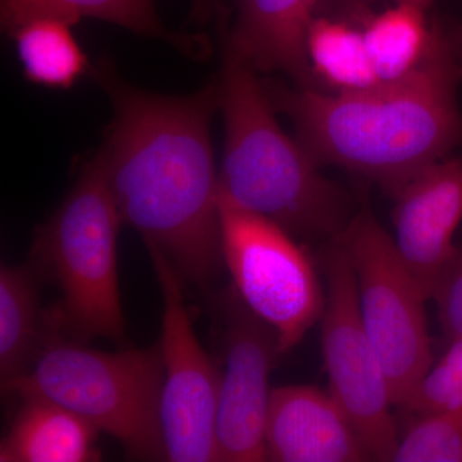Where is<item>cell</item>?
Listing matches in <instances>:
<instances>
[{
	"instance_id": "3",
	"label": "cell",
	"mask_w": 462,
	"mask_h": 462,
	"mask_svg": "<svg viewBox=\"0 0 462 462\" xmlns=\"http://www.w3.org/2000/svg\"><path fill=\"white\" fill-rule=\"evenodd\" d=\"M217 87L225 120L221 196L291 236L337 238L354 217L345 191L282 132L256 71L225 42Z\"/></svg>"
},
{
	"instance_id": "20",
	"label": "cell",
	"mask_w": 462,
	"mask_h": 462,
	"mask_svg": "<svg viewBox=\"0 0 462 462\" xmlns=\"http://www.w3.org/2000/svg\"><path fill=\"white\" fill-rule=\"evenodd\" d=\"M394 462H462V409L416 416Z\"/></svg>"
},
{
	"instance_id": "25",
	"label": "cell",
	"mask_w": 462,
	"mask_h": 462,
	"mask_svg": "<svg viewBox=\"0 0 462 462\" xmlns=\"http://www.w3.org/2000/svg\"><path fill=\"white\" fill-rule=\"evenodd\" d=\"M455 38L456 41H457L458 45H460V48L462 50V23L460 26L456 27L454 30Z\"/></svg>"
},
{
	"instance_id": "6",
	"label": "cell",
	"mask_w": 462,
	"mask_h": 462,
	"mask_svg": "<svg viewBox=\"0 0 462 462\" xmlns=\"http://www.w3.org/2000/svg\"><path fill=\"white\" fill-rule=\"evenodd\" d=\"M338 238L354 266L365 329L387 373L394 406L401 407L433 364L428 300L369 208L355 214Z\"/></svg>"
},
{
	"instance_id": "14",
	"label": "cell",
	"mask_w": 462,
	"mask_h": 462,
	"mask_svg": "<svg viewBox=\"0 0 462 462\" xmlns=\"http://www.w3.org/2000/svg\"><path fill=\"white\" fill-rule=\"evenodd\" d=\"M20 398L23 404L0 443V462L100 460L93 424L48 398Z\"/></svg>"
},
{
	"instance_id": "5",
	"label": "cell",
	"mask_w": 462,
	"mask_h": 462,
	"mask_svg": "<svg viewBox=\"0 0 462 462\" xmlns=\"http://www.w3.org/2000/svg\"><path fill=\"white\" fill-rule=\"evenodd\" d=\"M121 223L98 152L56 214L36 231L30 257L42 279L60 288V302L45 319L69 338L125 340L117 269Z\"/></svg>"
},
{
	"instance_id": "12",
	"label": "cell",
	"mask_w": 462,
	"mask_h": 462,
	"mask_svg": "<svg viewBox=\"0 0 462 462\" xmlns=\"http://www.w3.org/2000/svg\"><path fill=\"white\" fill-rule=\"evenodd\" d=\"M264 445L267 461L372 460L354 424L330 392L312 385L273 389Z\"/></svg>"
},
{
	"instance_id": "17",
	"label": "cell",
	"mask_w": 462,
	"mask_h": 462,
	"mask_svg": "<svg viewBox=\"0 0 462 462\" xmlns=\"http://www.w3.org/2000/svg\"><path fill=\"white\" fill-rule=\"evenodd\" d=\"M74 26L63 18L35 16L7 32L27 81L51 89H69L93 71L72 32Z\"/></svg>"
},
{
	"instance_id": "13",
	"label": "cell",
	"mask_w": 462,
	"mask_h": 462,
	"mask_svg": "<svg viewBox=\"0 0 462 462\" xmlns=\"http://www.w3.org/2000/svg\"><path fill=\"white\" fill-rule=\"evenodd\" d=\"M320 0H238L225 44L254 71L284 72L298 87L314 88L306 36Z\"/></svg>"
},
{
	"instance_id": "9",
	"label": "cell",
	"mask_w": 462,
	"mask_h": 462,
	"mask_svg": "<svg viewBox=\"0 0 462 462\" xmlns=\"http://www.w3.org/2000/svg\"><path fill=\"white\" fill-rule=\"evenodd\" d=\"M145 245L163 300L160 418L167 461H218L216 416L220 376L194 333L182 294L184 279L160 248Z\"/></svg>"
},
{
	"instance_id": "18",
	"label": "cell",
	"mask_w": 462,
	"mask_h": 462,
	"mask_svg": "<svg viewBox=\"0 0 462 462\" xmlns=\"http://www.w3.org/2000/svg\"><path fill=\"white\" fill-rule=\"evenodd\" d=\"M306 51L312 75L333 93H356L382 84L361 27L351 21L318 14L307 30Z\"/></svg>"
},
{
	"instance_id": "21",
	"label": "cell",
	"mask_w": 462,
	"mask_h": 462,
	"mask_svg": "<svg viewBox=\"0 0 462 462\" xmlns=\"http://www.w3.org/2000/svg\"><path fill=\"white\" fill-rule=\"evenodd\" d=\"M401 409L413 416L462 409V337L449 340L446 354L431 364Z\"/></svg>"
},
{
	"instance_id": "2",
	"label": "cell",
	"mask_w": 462,
	"mask_h": 462,
	"mask_svg": "<svg viewBox=\"0 0 462 462\" xmlns=\"http://www.w3.org/2000/svg\"><path fill=\"white\" fill-rule=\"evenodd\" d=\"M433 26L427 56L400 80L356 93L276 83L264 89L319 165L360 173L394 194L425 167L462 148V50L454 32Z\"/></svg>"
},
{
	"instance_id": "1",
	"label": "cell",
	"mask_w": 462,
	"mask_h": 462,
	"mask_svg": "<svg viewBox=\"0 0 462 462\" xmlns=\"http://www.w3.org/2000/svg\"><path fill=\"white\" fill-rule=\"evenodd\" d=\"M93 72L114 106L99 154L121 220L160 248L184 281L207 287L224 263L211 139L217 84L165 97L125 83L111 63Z\"/></svg>"
},
{
	"instance_id": "7",
	"label": "cell",
	"mask_w": 462,
	"mask_h": 462,
	"mask_svg": "<svg viewBox=\"0 0 462 462\" xmlns=\"http://www.w3.org/2000/svg\"><path fill=\"white\" fill-rule=\"evenodd\" d=\"M221 249L233 289L278 338L284 355L321 319L325 296L309 254L293 236L220 194Z\"/></svg>"
},
{
	"instance_id": "4",
	"label": "cell",
	"mask_w": 462,
	"mask_h": 462,
	"mask_svg": "<svg viewBox=\"0 0 462 462\" xmlns=\"http://www.w3.org/2000/svg\"><path fill=\"white\" fill-rule=\"evenodd\" d=\"M163 364L158 348L103 352L45 324L25 373L2 385L18 397L53 401L105 431L133 460H167L160 409Z\"/></svg>"
},
{
	"instance_id": "22",
	"label": "cell",
	"mask_w": 462,
	"mask_h": 462,
	"mask_svg": "<svg viewBox=\"0 0 462 462\" xmlns=\"http://www.w3.org/2000/svg\"><path fill=\"white\" fill-rule=\"evenodd\" d=\"M431 300H436L438 318L447 340L462 337V248L443 270Z\"/></svg>"
},
{
	"instance_id": "11",
	"label": "cell",
	"mask_w": 462,
	"mask_h": 462,
	"mask_svg": "<svg viewBox=\"0 0 462 462\" xmlns=\"http://www.w3.org/2000/svg\"><path fill=\"white\" fill-rule=\"evenodd\" d=\"M398 254L427 300L457 248L462 220V157L448 156L416 173L393 194Z\"/></svg>"
},
{
	"instance_id": "15",
	"label": "cell",
	"mask_w": 462,
	"mask_h": 462,
	"mask_svg": "<svg viewBox=\"0 0 462 462\" xmlns=\"http://www.w3.org/2000/svg\"><path fill=\"white\" fill-rule=\"evenodd\" d=\"M42 279L32 261L0 269V380L2 385L29 369L45 330L41 310Z\"/></svg>"
},
{
	"instance_id": "10",
	"label": "cell",
	"mask_w": 462,
	"mask_h": 462,
	"mask_svg": "<svg viewBox=\"0 0 462 462\" xmlns=\"http://www.w3.org/2000/svg\"><path fill=\"white\" fill-rule=\"evenodd\" d=\"M224 314L226 365L216 416L218 461H267L264 425L272 398L270 373L281 355L278 338L234 289L225 298Z\"/></svg>"
},
{
	"instance_id": "16",
	"label": "cell",
	"mask_w": 462,
	"mask_h": 462,
	"mask_svg": "<svg viewBox=\"0 0 462 462\" xmlns=\"http://www.w3.org/2000/svg\"><path fill=\"white\" fill-rule=\"evenodd\" d=\"M35 16H53L78 23L90 17L123 26L130 32L162 39L185 53L200 56L206 44L197 36L171 32L161 23L153 0H0L5 32Z\"/></svg>"
},
{
	"instance_id": "24",
	"label": "cell",
	"mask_w": 462,
	"mask_h": 462,
	"mask_svg": "<svg viewBox=\"0 0 462 462\" xmlns=\"http://www.w3.org/2000/svg\"><path fill=\"white\" fill-rule=\"evenodd\" d=\"M211 12V0H191V16L197 23H203Z\"/></svg>"
},
{
	"instance_id": "19",
	"label": "cell",
	"mask_w": 462,
	"mask_h": 462,
	"mask_svg": "<svg viewBox=\"0 0 462 462\" xmlns=\"http://www.w3.org/2000/svg\"><path fill=\"white\" fill-rule=\"evenodd\" d=\"M427 9L394 5L361 21L365 44L382 83L400 80L415 71L430 51L433 25H428Z\"/></svg>"
},
{
	"instance_id": "23",
	"label": "cell",
	"mask_w": 462,
	"mask_h": 462,
	"mask_svg": "<svg viewBox=\"0 0 462 462\" xmlns=\"http://www.w3.org/2000/svg\"><path fill=\"white\" fill-rule=\"evenodd\" d=\"M376 2L379 0H320L316 16L321 14V16L343 18L354 23L356 21L361 23L367 16V9ZM393 2L396 5H412L428 9L434 0H393Z\"/></svg>"
},
{
	"instance_id": "8",
	"label": "cell",
	"mask_w": 462,
	"mask_h": 462,
	"mask_svg": "<svg viewBox=\"0 0 462 462\" xmlns=\"http://www.w3.org/2000/svg\"><path fill=\"white\" fill-rule=\"evenodd\" d=\"M327 294L321 315V348L330 394L354 424L372 460L393 461L400 443L391 384L365 329L351 258L342 240L325 254Z\"/></svg>"
}]
</instances>
